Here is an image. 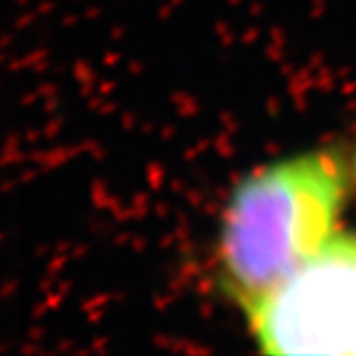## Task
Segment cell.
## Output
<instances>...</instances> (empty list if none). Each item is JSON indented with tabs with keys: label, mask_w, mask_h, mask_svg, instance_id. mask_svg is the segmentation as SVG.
<instances>
[{
	"label": "cell",
	"mask_w": 356,
	"mask_h": 356,
	"mask_svg": "<svg viewBox=\"0 0 356 356\" xmlns=\"http://www.w3.org/2000/svg\"><path fill=\"white\" fill-rule=\"evenodd\" d=\"M245 311L267 354H356V234H334Z\"/></svg>",
	"instance_id": "7a4b0ae2"
},
{
	"label": "cell",
	"mask_w": 356,
	"mask_h": 356,
	"mask_svg": "<svg viewBox=\"0 0 356 356\" xmlns=\"http://www.w3.org/2000/svg\"><path fill=\"white\" fill-rule=\"evenodd\" d=\"M344 192V163L332 150L285 159L237 186L222 220L220 263L243 309L334 236Z\"/></svg>",
	"instance_id": "6da1fadb"
}]
</instances>
